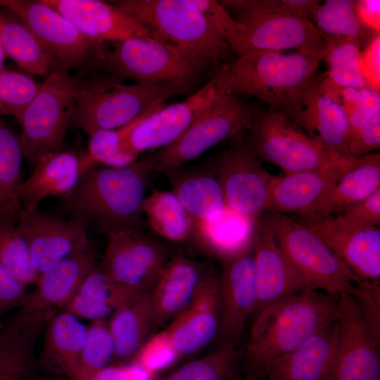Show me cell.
Listing matches in <instances>:
<instances>
[{"label":"cell","mask_w":380,"mask_h":380,"mask_svg":"<svg viewBox=\"0 0 380 380\" xmlns=\"http://www.w3.org/2000/svg\"><path fill=\"white\" fill-rule=\"evenodd\" d=\"M360 67L367 87L379 90L380 34H376L360 53Z\"/></svg>","instance_id":"obj_52"},{"label":"cell","mask_w":380,"mask_h":380,"mask_svg":"<svg viewBox=\"0 0 380 380\" xmlns=\"http://www.w3.org/2000/svg\"><path fill=\"white\" fill-rule=\"evenodd\" d=\"M84 82L69 71L51 72L18 120L23 157L32 167L42 154L60 151Z\"/></svg>","instance_id":"obj_8"},{"label":"cell","mask_w":380,"mask_h":380,"mask_svg":"<svg viewBox=\"0 0 380 380\" xmlns=\"http://www.w3.org/2000/svg\"><path fill=\"white\" fill-rule=\"evenodd\" d=\"M144 369L132 363L127 365H109L81 380H152Z\"/></svg>","instance_id":"obj_53"},{"label":"cell","mask_w":380,"mask_h":380,"mask_svg":"<svg viewBox=\"0 0 380 380\" xmlns=\"http://www.w3.org/2000/svg\"><path fill=\"white\" fill-rule=\"evenodd\" d=\"M115 345L106 319L91 321L76 371L70 377L81 380L109 366Z\"/></svg>","instance_id":"obj_43"},{"label":"cell","mask_w":380,"mask_h":380,"mask_svg":"<svg viewBox=\"0 0 380 380\" xmlns=\"http://www.w3.org/2000/svg\"><path fill=\"white\" fill-rule=\"evenodd\" d=\"M258 109L226 94L194 121L173 143L153 152V169L167 170L186 165L213 146L248 130Z\"/></svg>","instance_id":"obj_10"},{"label":"cell","mask_w":380,"mask_h":380,"mask_svg":"<svg viewBox=\"0 0 380 380\" xmlns=\"http://www.w3.org/2000/svg\"><path fill=\"white\" fill-rule=\"evenodd\" d=\"M154 171L153 152L122 167L92 164L82 170L77 186L58 206L107 236L142 229V204Z\"/></svg>","instance_id":"obj_1"},{"label":"cell","mask_w":380,"mask_h":380,"mask_svg":"<svg viewBox=\"0 0 380 380\" xmlns=\"http://www.w3.org/2000/svg\"><path fill=\"white\" fill-rule=\"evenodd\" d=\"M276 241L308 289L334 296L354 295L362 281L305 224L284 214H267Z\"/></svg>","instance_id":"obj_9"},{"label":"cell","mask_w":380,"mask_h":380,"mask_svg":"<svg viewBox=\"0 0 380 380\" xmlns=\"http://www.w3.org/2000/svg\"><path fill=\"white\" fill-rule=\"evenodd\" d=\"M0 7L20 18L44 45L52 71L92 67L105 51L84 37L64 16L41 0H0Z\"/></svg>","instance_id":"obj_13"},{"label":"cell","mask_w":380,"mask_h":380,"mask_svg":"<svg viewBox=\"0 0 380 380\" xmlns=\"http://www.w3.org/2000/svg\"><path fill=\"white\" fill-rule=\"evenodd\" d=\"M238 361L234 341H225L217 350L189 362L161 380H227L234 376Z\"/></svg>","instance_id":"obj_42"},{"label":"cell","mask_w":380,"mask_h":380,"mask_svg":"<svg viewBox=\"0 0 380 380\" xmlns=\"http://www.w3.org/2000/svg\"><path fill=\"white\" fill-rule=\"evenodd\" d=\"M201 13L205 20L222 41L228 44L237 56L240 51L237 21L220 1L190 0Z\"/></svg>","instance_id":"obj_47"},{"label":"cell","mask_w":380,"mask_h":380,"mask_svg":"<svg viewBox=\"0 0 380 380\" xmlns=\"http://www.w3.org/2000/svg\"><path fill=\"white\" fill-rule=\"evenodd\" d=\"M32 173L23 181L18 191L22 208H38L48 196L68 197L77 186L82 172L81 159L71 151H49L32 166Z\"/></svg>","instance_id":"obj_29"},{"label":"cell","mask_w":380,"mask_h":380,"mask_svg":"<svg viewBox=\"0 0 380 380\" xmlns=\"http://www.w3.org/2000/svg\"><path fill=\"white\" fill-rule=\"evenodd\" d=\"M175 94V90L158 85L125 84L110 75L84 80L70 126L89 135L99 129H118L165 106V101Z\"/></svg>","instance_id":"obj_6"},{"label":"cell","mask_w":380,"mask_h":380,"mask_svg":"<svg viewBox=\"0 0 380 380\" xmlns=\"http://www.w3.org/2000/svg\"><path fill=\"white\" fill-rule=\"evenodd\" d=\"M209 271L184 255L169 258L149 292L155 328L172 321L187 307Z\"/></svg>","instance_id":"obj_27"},{"label":"cell","mask_w":380,"mask_h":380,"mask_svg":"<svg viewBox=\"0 0 380 380\" xmlns=\"http://www.w3.org/2000/svg\"><path fill=\"white\" fill-rule=\"evenodd\" d=\"M16 226L30 248L39 274L71 253L89 239L88 225L77 218H64L38 208L20 210Z\"/></svg>","instance_id":"obj_18"},{"label":"cell","mask_w":380,"mask_h":380,"mask_svg":"<svg viewBox=\"0 0 380 380\" xmlns=\"http://www.w3.org/2000/svg\"><path fill=\"white\" fill-rule=\"evenodd\" d=\"M54 310H19L0 332V380H26L37 368L34 351L38 337Z\"/></svg>","instance_id":"obj_28"},{"label":"cell","mask_w":380,"mask_h":380,"mask_svg":"<svg viewBox=\"0 0 380 380\" xmlns=\"http://www.w3.org/2000/svg\"><path fill=\"white\" fill-rule=\"evenodd\" d=\"M26 294L25 286L0 264V327L1 317L11 309L20 308Z\"/></svg>","instance_id":"obj_51"},{"label":"cell","mask_w":380,"mask_h":380,"mask_svg":"<svg viewBox=\"0 0 380 380\" xmlns=\"http://www.w3.org/2000/svg\"><path fill=\"white\" fill-rule=\"evenodd\" d=\"M41 1L64 16L84 37L99 44L150 36L146 28L114 4L99 0Z\"/></svg>","instance_id":"obj_25"},{"label":"cell","mask_w":380,"mask_h":380,"mask_svg":"<svg viewBox=\"0 0 380 380\" xmlns=\"http://www.w3.org/2000/svg\"><path fill=\"white\" fill-rule=\"evenodd\" d=\"M108 238L101 270L116 282L149 293L170 258L167 247L142 229Z\"/></svg>","instance_id":"obj_16"},{"label":"cell","mask_w":380,"mask_h":380,"mask_svg":"<svg viewBox=\"0 0 380 380\" xmlns=\"http://www.w3.org/2000/svg\"><path fill=\"white\" fill-rule=\"evenodd\" d=\"M362 43L345 37H325L322 55L327 65L329 80L340 87H368L360 67Z\"/></svg>","instance_id":"obj_40"},{"label":"cell","mask_w":380,"mask_h":380,"mask_svg":"<svg viewBox=\"0 0 380 380\" xmlns=\"http://www.w3.org/2000/svg\"><path fill=\"white\" fill-rule=\"evenodd\" d=\"M114 5L149 35L191 51L221 68L234 60L231 46L210 28L190 0H122Z\"/></svg>","instance_id":"obj_5"},{"label":"cell","mask_w":380,"mask_h":380,"mask_svg":"<svg viewBox=\"0 0 380 380\" xmlns=\"http://www.w3.org/2000/svg\"><path fill=\"white\" fill-rule=\"evenodd\" d=\"M336 320L338 336L331 380H380L379 335L354 296L339 295Z\"/></svg>","instance_id":"obj_15"},{"label":"cell","mask_w":380,"mask_h":380,"mask_svg":"<svg viewBox=\"0 0 380 380\" xmlns=\"http://www.w3.org/2000/svg\"><path fill=\"white\" fill-rule=\"evenodd\" d=\"M380 189V154L360 156L357 164L347 171L322 197L302 213L315 221L334 217Z\"/></svg>","instance_id":"obj_31"},{"label":"cell","mask_w":380,"mask_h":380,"mask_svg":"<svg viewBox=\"0 0 380 380\" xmlns=\"http://www.w3.org/2000/svg\"><path fill=\"white\" fill-rule=\"evenodd\" d=\"M338 300L305 289L254 317L245 355L246 380H262L269 367L336 319Z\"/></svg>","instance_id":"obj_2"},{"label":"cell","mask_w":380,"mask_h":380,"mask_svg":"<svg viewBox=\"0 0 380 380\" xmlns=\"http://www.w3.org/2000/svg\"><path fill=\"white\" fill-rule=\"evenodd\" d=\"M236 138L229 148L207 162L220 182L227 207L256 220L269 210L274 175L263 167L241 134Z\"/></svg>","instance_id":"obj_14"},{"label":"cell","mask_w":380,"mask_h":380,"mask_svg":"<svg viewBox=\"0 0 380 380\" xmlns=\"http://www.w3.org/2000/svg\"><path fill=\"white\" fill-rule=\"evenodd\" d=\"M336 92L346 112L351 134L380 115L379 90L369 87H340Z\"/></svg>","instance_id":"obj_45"},{"label":"cell","mask_w":380,"mask_h":380,"mask_svg":"<svg viewBox=\"0 0 380 380\" xmlns=\"http://www.w3.org/2000/svg\"><path fill=\"white\" fill-rule=\"evenodd\" d=\"M253 256L257 294L254 317L281 300L308 289L279 248L267 215L255 221Z\"/></svg>","instance_id":"obj_17"},{"label":"cell","mask_w":380,"mask_h":380,"mask_svg":"<svg viewBox=\"0 0 380 380\" xmlns=\"http://www.w3.org/2000/svg\"><path fill=\"white\" fill-rule=\"evenodd\" d=\"M220 260L222 267L220 275V331L226 341H234L256 305L253 242Z\"/></svg>","instance_id":"obj_19"},{"label":"cell","mask_w":380,"mask_h":380,"mask_svg":"<svg viewBox=\"0 0 380 380\" xmlns=\"http://www.w3.org/2000/svg\"><path fill=\"white\" fill-rule=\"evenodd\" d=\"M312 20L324 37H345L367 44L377 33L360 22L355 0H327L318 4Z\"/></svg>","instance_id":"obj_39"},{"label":"cell","mask_w":380,"mask_h":380,"mask_svg":"<svg viewBox=\"0 0 380 380\" xmlns=\"http://www.w3.org/2000/svg\"><path fill=\"white\" fill-rule=\"evenodd\" d=\"M17 219L0 215V264L25 286L36 284L40 274L28 245L16 226Z\"/></svg>","instance_id":"obj_41"},{"label":"cell","mask_w":380,"mask_h":380,"mask_svg":"<svg viewBox=\"0 0 380 380\" xmlns=\"http://www.w3.org/2000/svg\"><path fill=\"white\" fill-rule=\"evenodd\" d=\"M172 191L196 221L218 217L227 207L217 175L206 162L186 165L164 172Z\"/></svg>","instance_id":"obj_30"},{"label":"cell","mask_w":380,"mask_h":380,"mask_svg":"<svg viewBox=\"0 0 380 380\" xmlns=\"http://www.w3.org/2000/svg\"><path fill=\"white\" fill-rule=\"evenodd\" d=\"M360 156H337L319 167L274 176L269 210L302 214L358 162Z\"/></svg>","instance_id":"obj_21"},{"label":"cell","mask_w":380,"mask_h":380,"mask_svg":"<svg viewBox=\"0 0 380 380\" xmlns=\"http://www.w3.org/2000/svg\"><path fill=\"white\" fill-rule=\"evenodd\" d=\"M248 131L246 142L255 156L286 173L315 168L337 156L280 111L258 109Z\"/></svg>","instance_id":"obj_12"},{"label":"cell","mask_w":380,"mask_h":380,"mask_svg":"<svg viewBox=\"0 0 380 380\" xmlns=\"http://www.w3.org/2000/svg\"><path fill=\"white\" fill-rule=\"evenodd\" d=\"M95 66L118 80L151 84L191 95L198 89L203 75L213 64L203 57L150 36L113 42Z\"/></svg>","instance_id":"obj_4"},{"label":"cell","mask_w":380,"mask_h":380,"mask_svg":"<svg viewBox=\"0 0 380 380\" xmlns=\"http://www.w3.org/2000/svg\"><path fill=\"white\" fill-rule=\"evenodd\" d=\"M87 331V326L72 313L65 310L54 312L44 329L37 367L70 378L77 369Z\"/></svg>","instance_id":"obj_32"},{"label":"cell","mask_w":380,"mask_h":380,"mask_svg":"<svg viewBox=\"0 0 380 380\" xmlns=\"http://www.w3.org/2000/svg\"><path fill=\"white\" fill-rule=\"evenodd\" d=\"M357 15L367 28L379 32L380 30V1L358 0L356 1Z\"/></svg>","instance_id":"obj_54"},{"label":"cell","mask_w":380,"mask_h":380,"mask_svg":"<svg viewBox=\"0 0 380 380\" xmlns=\"http://www.w3.org/2000/svg\"><path fill=\"white\" fill-rule=\"evenodd\" d=\"M319 236L360 279L379 284L380 229L348 227L333 217L305 224Z\"/></svg>","instance_id":"obj_23"},{"label":"cell","mask_w":380,"mask_h":380,"mask_svg":"<svg viewBox=\"0 0 380 380\" xmlns=\"http://www.w3.org/2000/svg\"><path fill=\"white\" fill-rule=\"evenodd\" d=\"M96 251L89 239L40 274L35 289L27 293L20 310L32 312L64 308L96 266Z\"/></svg>","instance_id":"obj_24"},{"label":"cell","mask_w":380,"mask_h":380,"mask_svg":"<svg viewBox=\"0 0 380 380\" xmlns=\"http://www.w3.org/2000/svg\"><path fill=\"white\" fill-rule=\"evenodd\" d=\"M108 325L115 345V360L134 359L155 328L149 293L115 312Z\"/></svg>","instance_id":"obj_35"},{"label":"cell","mask_w":380,"mask_h":380,"mask_svg":"<svg viewBox=\"0 0 380 380\" xmlns=\"http://www.w3.org/2000/svg\"><path fill=\"white\" fill-rule=\"evenodd\" d=\"M23 158L19 137L0 116V215L15 219L22 208L18 191Z\"/></svg>","instance_id":"obj_38"},{"label":"cell","mask_w":380,"mask_h":380,"mask_svg":"<svg viewBox=\"0 0 380 380\" xmlns=\"http://www.w3.org/2000/svg\"><path fill=\"white\" fill-rule=\"evenodd\" d=\"M333 217L348 227H377L380 224V189Z\"/></svg>","instance_id":"obj_49"},{"label":"cell","mask_w":380,"mask_h":380,"mask_svg":"<svg viewBox=\"0 0 380 380\" xmlns=\"http://www.w3.org/2000/svg\"><path fill=\"white\" fill-rule=\"evenodd\" d=\"M120 144L118 129L97 130L89 135V153L83 160L87 164L122 167L139 159V156L125 151Z\"/></svg>","instance_id":"obj_46"},{"label":"cell","mask_w":380,"mask_h":380,"mask_svg":"<svg viewBox=\"0 0 380 380\" xmlns=\"http://www.w3.org/2000/svg\"><path fill=\"white\" fill-rule=\"evenodd\" d=\"M239 26V56L252 51L298 52L322 60L325 37L313 22L279 10L277 0L220 1Z\"/></svg>","instance_id":"obj_7"},{"label":"cell","mask_w":380,"mask_h":380,"mask_svg":"<svg viewBox=\"0 0 380 380\" xmlns=\"http://www.w3.org/2000/svg\"><path fill=\"white\" fill-rule=\"evenodd\" d=\"M32 380H58L52 377L49 376H39L34 378Z\"/></svg>","instance_id":"obj_57"},{"label":"cell","mask_w":380,"mask_h":380,"mask_svg":"<svg viewBox=\"0 0 380 380\" xmlns=\"http://www.w3.org/2000/svg\"><path fill=\"white\" fill-rule=\"evenodd\" d=\"M255 221L226 207L210 221H196L192 239L219 259L252 244Z\"/></svg>","instance_id":"obj_34"},{"label":"cell","mask_w":380,"mask_h":380,"mask_svg":"<svg viewBox=\"0 0 380 380\" xmlns=\"http://www.w3.org/2000/svg\"><path fill=\"white\" fill-rule=\"evenodd\" d=\"M380 147V115L351 134L348 152L353 156H362Z\"/></svg>","instance_id":"obj_50"},{"label":"cell","mask_w":380,"mask_h":380,"mask_svg":"<svg viewBox=\"0 0 380 380\" xmlns=\"http://www.w3.org/2000/svg\"><path fill=\"white\" fill-rule=\"evenodd\" d=\"M226 95L220 69L211 79L182 101L165 106L118 129L121 147L139 156L159 150L176 141L189 126Z\"/></svg>","instance_id":"obj_11"},{"label":"cell","mask_w":380,"mask_h":380,"mask_svg":"<svg viewBox=\"0 0 380 380\" xmlns=\"http://www.w3.org/2000/svg\"><path fill=\"white\" fill-rule=\"evenodd\" d=\"M320 61L300 52L258 51L243 53L220 70L226 94L253 95L300 126L304 96Z\"/></svg>","instance_id":"obj_3"},{"label":"cell","mask_w":380,"mask_h":380,"mask_svg":"<svg viewBox=\"0 0 380 380\" xmlns=\"http://www.w3.org/2000/svg\"><path fill=\"white\" fill-rule=\"evenodd\" d=\"M279 10L289 15L312 22L313 13L320 0H277Z\"/></svg>","instance_id":"obj_55"},{"label":"cell","mask_w":380,"mask_h":380,"mask_svg":"<svg viewBox=\"0 0 380 380\" xmlns=\"http://www.w3.org/2000/svg\"><path fill=\"white\" fill-rule=\"evenodd\" d=\"M1 40L6 58L12 59L27 73L46 75L51 72L52 61L33 32L17 16L0 12Z\"/></svg>","instance_id":"obj_36"},{"label":"cell","mask_w":380,"mask_h":380,"mask_svg":"<svg viewBox=\"0 0 380 380\" xmlns=\"http://www.w3.org/2000/svg\"><path fill=\"white\" fill-rule=\"evenodd\" d=\"M41 84L26 74L6 68L0 71V116L18 121L37 94Z\"/></svg>","instance_id":"obj_44"},{"label":"cell","mask_w":380,"mask_h":380,"mask_svg":"<svg viewBox=\"0 0 380 380\" xmlns=\"http://www.w3.org/2000/svg\"><path fill=\"white\" fill-rule=\"evenodd\" d=\"M178 356L165 329L146 341L134 357L132 363L154 375L171 366Z\"/></svg>","instance_id":"obj_48"},{"label":"cell","mask_w":380,"mask_h":380,"mask_svg":"<svg viewBox=\"0 0 380 380\" xmlns=\"http://www.w3.org/2000/svg\"><path fill=\"white\" fill-rule=\"evenodd\" d=\"M146 293L113 281L96 265L64 310L79 319H104Z\"/></svg>","instance_id":"obj_33"},{"label":"cell","mask_w":380,"mask_h":380,"mask_svg":"<svg viewBox=\"0 0 380 380\" xmlns=\"http://www.w3.org/2000/svg\"><path fill=\"white\" fill-rule=\"evenodd\" d=\"M150 229L163 239L175 243L192 239L195 220L172 191L153 189L142 204Z\"/></svg>","instance_id":"obj_37"},{"label":"cell","mask_w":380,"mask_h":380,"mask_svg":"<svg viewBox=\"0 0 380 380\" xmlns=\"http://www.w3.org/2000/svg\"><path fill=\"white\" fill-rule=\"evenodd\" d=\"M6 56L4 51L2 40H1V24H0V71L5 68L4 61Z\"/></svg>","instance_id":"obj_56"},{"label":"cell","mask_w":380,"mask_h":380,"mask_svg":"<svg viewBox=\"0 0 380 380\" xmlns=\"http://www.w3.org/2000/svg\"><path fill=\"white\" fill-rule=\"evenodd\" d=\"M338 336L335 319L272 363L262 380H331L336 360Z\"/></svg>","instance_id":"obj_26"},{"label":"cell","mask_w":380,"mask_h":380,"mask_svg":"<svg viewBox=\"0 0 380 380\" xmlns=\"http://www.w3.org/2000/svg\"><path fill=\"white\" fill-rule=\"evenodd\" d=\"M300 127L336 156L350 155V127L346 112L326 73L317 75L303 99Z\"/></svg>","instance_id":"obj_20"},{"label":"cell","mask_w":380,"mask_h":380,"mask_svg":"<svg viewBox=\"0 0 380 380\" xmlns=\"http://www.w3.org/2000/svg\"><path fill=\"white\" fill-rule=\"evenodd\" d=\"M220 329V275L210 270L190 303L166 330L179 356L201 350Z\"/></svg>","instance_id":"obj_22"}]
</instances>
